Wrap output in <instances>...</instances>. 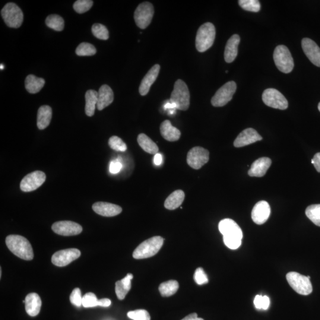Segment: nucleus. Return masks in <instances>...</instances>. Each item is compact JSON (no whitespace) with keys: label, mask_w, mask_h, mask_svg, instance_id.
<instances>
[{"label":"nucleus","mask_w":320,"mask_h":320,"mask_svg":"<svg viewBox=\"0 0 320 320\" xmlns=\"http://www.w3.org/2000/svg\"><path fill=\"white\" fill-rule=\"evenodd\" d=\"M218 228L227 247L232 250L239 248L242 245L243 235L242 229L235 221L229 218L224 219L220 221Z\"/></svg>","instance_id":"obj_1"},{"label":"nucleus","mask_w":320,"mask_h":320,"mask_svg":"<svg viewBox=\"0 0 320 320\" xmlns=\"http://www.w3.org/2000/svg\"><path fill=\"white\" fill-rule=\"evenodd\" d=\"M6 245L13 254L25 261H31L34 254L32 247L24 237L9 235L5 239Z\"/></svg>","instance_id":"obj_2"},{"label":"nucleus","mask_w":320,"mask_h":320,"mask_svg":"<svg viewBox=\"0 0 320 320\" xmlns=\"http://www.w3.org/2000/svg\"><path fill=\"white\" fill-rule=\"evenodd\" d=\"M164 243V239L160 236L151 237L142 242L133 253L135 259H144L153 257L160 251Z\"/></svg>","instance_id":"obj_3"},{"label":"nucleus","mask_w":320,"mask_h":320,"mask_svg":"<svg viewBox=\"0 0 320 320\" xmlns=\"http://www.w3.org/2000/svg\"><path fill=\"white\" fill-rule=\"evenodd\" d=\"M216 31L214 25L206 23L199 27L196 37V47L199 52H204L210 49L214 42Z\"/></svg>","instance_id":"obj_4"},{"label":"nucleus","mask_w":320,"mask_h":320,"mask_svg":"<svg viewBox=\"0 0 320 320\" xmlns=\"http://www.w3.org/2000/svg\"><path fill=\"white\" fill-rule=\"evenodd\" d=\"M170 102L175 104L176 109L186 110L190 105V93L188 86L182 80H177L171 94Z\"/></svg>","instance_id":"obj_5"},{"label":"nucleus","mask_w":320,"mask_h":320,"mask_svg":"<svg viewBox=\"0 0 320 320\" xmlns=\"http://www.w3.org/2000/svg\"><path fill=\"white\" fill-rule=\"evenodd\" d=\"M274 59L276 66L280 71L288 74L293 70L294 59L287 46L279 45L276 47Z\"/></svg>","instance_id":"obj_6"},{"label":"nucleus","mask_w":320,"mask_h":320,"mask_svg":"<svg viewBox=\"0 0 320 320\" xmlns=\"http://www.w3.org/2000/svg\"><path fill=\"white\" fill-rule=\"evenodd\" d=\"M288 284L296 293L303 296H308L313 292V286L308 277L297 272H290L287 275Z\"/></svg>","instance_id":"obj_7"},{"label":"nucleus","mask_w":320,"mask_h":320,"mask_svg":"<svg viewBox=\"0 0 320 320\" xmlns=\"http://www.w3.org/2000/svg\"><path fill=\"white\" fill-rule=\"evenodd\" d=\"M1 14L7 26L18 28L23 21V14L20 7L13 2H9L2 9Z\"/></svg>","instance_id":"obj_8"},{"label":"nucleus","mask_w":320,"mask_h":320,"mask_svg":"<svg viewBox=\"0 0 320 320\" xmlns=\"http://www.w3.org/2000/svg\"><path fill=\"white\" fill-rule=\"evenodd\" d=\"M237 85L234 81H229L225 84L215 94L211 99L212 106L223 107L232 100L236 93Z\"/></svg>","instance_id":"obj_9"},{"label":"nucleus","mask_w":320,"mask_h":320,"mask_svg":"<svg viewBox=\"0 0 320 320\" xmlns=\"http://www.w3.org/2000/svg\"><path fill=\"white\" fill-rule=\"evenodd\" d=\"M262 100L266 105L272 108L285 110L288 108V101L284 95L275 88H268L262 94Z\"/></svg>","instance_id":"obj_10"},{"label":"nucleus","mask_w":320,"mask_h":320,"mask_svg":"<svg viewBox=\"0 0 320 320\" xmlns=\"http://www.w3.org/2000/svg\"><path fill=\"white\" fill-rule=\"evenodd\" d=\"M154 13L153 4L149 2L141 3L138 6L134 13V19L137 26L145 29L151 23Z\"/></svg>","instance_id":"obj_11"},{"label":"nucleus","mask_w":320,"mask_h":320,"mask_svg":"<svg viewBox=\"0 0 320 320\" xmlns=\"http://www.w3.org/2000/svg\"><path fill=\"white\" fill-rule=\"evenodd\" d=\"M210 159V153L206 149L195 147L191 149L187 155V163L192 169H200Z\"/></svg>","instance_id":"obj_12"},{"label":"nucleus","mask_w":320,"mask_h":320,"mask_svg":"<svg viewBox=\"0 0 320 320\" xmlns=\"http://www.w3.org/2000/svg\"><path fill=\"white\" fill-rule=\"evenodd\" d=\"M46 180L45 174L41 171H35L28 174L22 179L20 189L24 192L35 191L42 186Z\"/></svg>","instance_id":"obj_13"},{"label":"nucleus","mask_w":320,"mask_h":320,"mask_svg":"<svg viewBox=\"0 0 320 320\" xmlns=\"http://www.w3.org/2000/svg\"><path fill=\"white\" fill-rule=\"evenodd\" d=\"M80 250L77 249L60 250L52 256V263L59 267H64L80 258Z\"/></svg>","instance_id":"obj_14"},{"label":"nucleus","mask_w":320,"mask_h":320,"mask_svg":"<svg viewBox=\"0 0 320 320\" xmlns=\"http://www.w3.org/2000/svg\"><path fill=\"white\" fill-rule=\"evenodd\" d=\"M53 232L63 236H72L78 235L82 231L80 224L69 221L56 222L52 225Z\"/></svg>","instance_id":"obj_15"},{"label":"nucleus","mask_w":320,"mask_h":320,"mask_svg":"<svg viewBox=\"0 0 320 320\" xmlns=\"http://www.w3.org/2000/svg\"><path fill=\"white\" fill-rule=\"evenodd\" d=\"M303 51L314 65L320 67V48L315 41L309 38L302 40Z\"/></svg>","instance_id":"obj_16"},{"label":"nucleus","mask_w":320,"mask_h":320,"mask_svg":"<svg viewBox=\"0 0 320 320\" xmlns=\"http://www.w3.org/2000/svg\"><path fill=\"white\" fill-rule=\"evenodd\" d=\"M271 211L270 205L267 202L260 201L257 203L253 209L252 220L256 224H264L270 217Z\"/></svg>","instance_id":"obj_17"},{"label":"nucleus","mask_w":320,"mask_h":320,"mask_svg":"<svg viewBox=\"0 0 320 320\" xmlns=\"http://www.w3.org/2000/svg\"><path fill=\"white\" fill-rule=\"evenodd\" d=\"M262 137L255 129L247 128L238 135L234 142V147L240 148L247 146L256 142L261 141Z\"/></svg>","instance_id":"obj_18"},{"label":"nucleus","mask_w":320,"mask_h":320,"mask_svg":"<svg viewBox=\"0 0 320 320\" xmlns=\"http://www.w3.org/2000/svg\"><path fill=\"white\" fill-rule=\"evenodd\" d=\"M92 208L96 214L106 217L116 216L122 211V208L119 206L104 202L95 203Z\"/></svg>","instance_id":"obj_19"},{"label":"nucleus","mask_w":320,"mask_h":320,"mask_svg":"<svg viewBox=\"0 0 320 320\" xmlns=\"http://www.w3.org/2000/svg\"><path fill=\"white\" fill-rule=\"evenodd\" d=\"M160 70V66L155 65L147 72L141 82L139 91L141 96H145L150 91L151 85L156 81Z\"/></svg>","instance_id":"obj_20"},{"label":"nucleus","mask_w":320,"mask_h":320,"mask_svg":"<svg viewBox=\"0 0 320 320\" xmlns=\"http://www.w3.org/2000/svg\"><path fill=\"white\" fill-rule=\"evenodd\" d=\"M272 161L268 157L260 158L256 160L252 165L249 170L250 176L261 177L264 176L267 171L271 167Z\"/></svg>","instance_id":"obj_21"},{"label":"nucleus","mask_w":320,"mask_h":320,"mask_svg":"<svg viewBox=\"0 0 320 320\" xmlns=\"http://www.w3.org/2000/svg\"><path fill=\"white\" fill-rule=\"evenodd\" d=\"M25 310L28 315L35 317L39 315L42 306V301L36 293L28 294L25 298Z\"/></svg>","instance_id":"obj_22"},{"label":"nucleus","mask_w":320,"mask_h":320,"mask_svg":"<svg viewBox=\"0 0 320 320\" xmlns=\"http://www.w3.org/2000/svg\"><path fill=\"white\" fill-rule=\"evenodd\" d=\"M240 37L238 34H234L228 40L224 52L225 61L227 63L233 62L238 54V46Z\"/></svg>","instance_id":"obj_23"},{"label":"nucleus","mask_w":320,"mask_h":320,"mask_svg":"<svg viewBox=\"0 0 320 320\" xmlns=\"http://www.w3.org/2000/svg\"><path fill=\"white\" fill-rule=\"evenodd\" d=\"M113 92L109 85L104 84L100 88L98 92L97 109L102 110L113 102Z\"/></svg>","instance_id":"obj_24"},{"label":"nucleus","mask_w":320,"mask_h":320,"mask_svg":"<svg viewBox=\"0 0 320 320\" xmlns=\"http://www.w3.org/2000/svg\"><path fill=\"white\" fill-rule=\"evenodd\" d=\"M160 132L166 140L170 142L178 141L181 136V132L171 123L170 120H164L160 126Z\"/></svg>","instance_id":"obj_25"},{"label":"nucleus","mask_w":320,"mask_h":320,"mask_svg":"<svg viewBox=\"0 0 320 320\" xmlns=\"http://www.w3.org/2000/svg\"><path fill=\"white\" fill-rule=\"evenodd\" d=\"M52 110L49 106H42L39 107L37 112V126L40 130L45 129L49 126L51 120Z\"/></svg>","instance_id":"obj_26"},{"label":"nucleus","mask_w":320,"mask_h":320,"mask_svg":"<svg viewBox=\"0 0 320 320\" xmlns=\"http://www.w3.org/2000/svg\"><path fill=\"white\" fill-rule=\"evenodd\" d=\"M133 275L128 274L122 280L118 281L116 283L115 291L117 297L120 300L125 299L126 295L131 289V281L133 279Z\"/></svg>","instance_id":"obj_27"},{"label":"nucleus","mask_w":320,"mask_h":320,"mask_svg":"<svg viewBox=\"0 0 320 320\" xmlns=\"http://www.w3.org/2000/svg\"><path fill=\"white\" fill-rule=\"evenodd\" d=\"M185 198V193L182 190H177L166 199L164 202V207L167 210H176L181 206Z\"/></svg>","instance_id":"obj_28"},{"label":"nucleus","mask_w":320,"mask_h":320,"mask_svg":"<svg viewBox=\"0 0 320 320\" xmlns=\"http://www.w3.org/2000/svg\"><path fill=\"white\" fill-rule=\"evenodd\" d=\"M45 84V81L42 78L36 77L34 75H28L25 80V87L31 94H36L39 92Z\"/></svg>","instance_id":"obj_29"},{"label":"nucleus","mask_w":320,"mask_h":320,"mask_svg":"<svg viewBox=\"0 0 320 320\" xmlns=\"http://www.w3.org/2000/svg\"><path fill=\"white\" fill-rule=\"evenodd\" d=\"M85 113L88 116H93L97 106L98 92L93 90H88L85 93Z\"/></svg>","instance_id":"obj_30"},{"label":"nucleus","mask_w":320,"mask_h":320,"mask_svg":"<svg viewBox=\"0 0 320 320\" xmlns=\"http://www.w3.org/2000/svg\"><path fill=\"white\" fill-rule=\"evenodd\" d=\"M137 141L139 146L142 150L151 154L156 155L158 153V147L156 143L149 138L147 135L141 134L138 135Z\"/></svg>","instance_id":"obj_31"},{"label":"nucleus","mask_w":320,"mask_h":320,"mask_svg":"<svg viewBox=\"0 0 320 320\" xmlns=\"http://www.w3.org/2000/svg\"><path fill=\"white\" fill-rule=\"evenodd\" d=\"M179 288V285L177 281L170 280L161 284L159 287V291L163 297H170L176 293Z\"/></svg>","instance_id":"obj_32"},{"label":"nucleus","mask_w":320,"mask_h":320,"mask_svg":"<svg viewBox=\"0 0 320 320\" xmlns=\"http://www.w3.org/2000/svg\"><path fill=\"white\" fill-rule=\"evenodd\" d=\"M46 24L56 31H62L64 27V20L61 16L56 14L49 15L46 19Z\"/></svg>","instance_id":"obj_33"},{"label":"nucleus","mask_w":320,"mask_h":320,"mask_svg":"<svg viewBox=\"0 0 320 320\" xmlns=\"http://www.w3.org/2000/svg\"><path fill=\"white\" fill-rule=\"evenodd\" d=\"M306 214L314 224L320 227V204L309 206L306 209Z\"/></svg>","instance_id":"obj_34"},{"label":"nucleus","mask_w":320,"mask_h":320,"mask_svg":"<svg viewBox=\"0 0 320 320\" xmlns=\"http://www.w3.org/2000/svg\"><path fill=\"white\" fill-rule=\"evenodd\" d=\"M96 49L89 43H81L75 50L76 54L78 56H93L96 53Z\"/></svg>","instance_id":"obj_35"},{"label":"nucleus","mask_w":320,"mask_h":320,"mask_svg":"<svg viewBox=\"0 0 320 320\" xmlns=\"http://www.w3.org/2000/svg\"><path fill=\"white\" fill-rule=\"evenodd\" d=\"M239 4L245 10L251 12H259L261 5L258 0H240Z\"/></svg>","instance_id":"obj_36"},{"label":"nucleus","mask_w":320,"mask_h":320,"mask_svg":"<svg viewBox=\"0 0 320 320\" xmlns=\"http://www.w3.org/2000/svg\"><path fill=\"white\" fill-rule=\"evenodd\" d=\"M92 33L93 35L100 40H107L109 39V31L104 25L96 23L93 25L91 28Z\"/></svg>","instance_id":"obj_37"},{"label":"nucleus","mask_w":320,"mask_h":320,"mask_svg":"<svg viewBox=\"0 0 320 320\" xmlns=\"http://www.w3.org/2000/svg\"><path fill=\"white\" fill-rule=\"evenodd\" d=\"M109 147L116 151L124 152L127 150V146L121 138L117 136H113L109 140Z\"/></svg>","instance_id":"obj_38"},{"label":"nucleus","mask_w":320,"mask_h":320,"mask_svg":"<svg viewBox=\"0 0 320 320\" xmlns=\"http://www.w3.org/2000/svg\"><path fill=\"white\" fill-rule=\"evenodd\" d=\"M93 5V1L91 0H78L75 2L73 7L78 13L82 14L89 10Z\"/></svg>","instance_id":"obj_39"},{"label":"nucleus","mask_w":320,"mask_h":320,"mask_svg":"<svg viewBox=\"0 0 320 320\" xmlns=\"http://www.w3.org/2000/svg\"><path fill=\"white\" fill-rule=\"evenodd\" d=\"M99 300L97 299L96 295L88 293L82 297V305L85 308H91L99 306Z\"/></svg>","instance_id":"obj_40"},{"label":"nucleus","mask_w":320,"mask_h":320,"mask_svg":"<svg viewBox=\"0 0 320 320\" xmlns=\"http://www.w3.org/2000/svg\"><path fill=\"white\" fill-rule=\"evenodd\" d=\"M128 318L134 320H151L150 315L146 310H137L129 312L127 315Z\"/></svg>","instance_id":"obj_41"},{"label":"nucleus","mask_w":320,"mask_h":320,"mask_svg":"<svg viewBox=\"0 0 320 320\" xmlns=\"http://www.w3.org/2000/svg\"><path fill=\"white\" fill-rule=\"evenodd\" d=\"M256 308L258 310H268L270 306V299L267 296H257L254 300Z\"/></svg>","instance_id":"obj_42"},{"label":"nucleus","mask_w":320,"mask_h":320,"mask_svg":"<svg viewBox=\"0 0 320 320\" xmlns=\"http://www.w3.org/2000/svg\"><path fill=\"white\" fill-rule=\"evenodd\" d=\"M195 283L199 285H204L208 283V278L207 274L201 268L196 269L194 274Z\"/></svg>","instance_id":"obj_43"},{"label":"nucleus","mask_w":320,"mask_h":320,"mask_svg":"<svg viewBox=\"0 0 320 320\" xmlns=\"http://www.w3.org/2000/svg\"><path fill=\"white\" fill-rule=\"evenodd\" d=\"M69 300L72 304L78 307L82 305V297H81V291L79 288H75L71 294Z\"/></svg>","instance_id":"obj_44"},{"label":"nucleus","mask_w":320,"mask_h":320,"mask_svg":"<svg viewBox=\"0 0 320 320\" xmlns=\"http://www.w3.org/2000/svg\"><path fill=\"white\" fill-rule=\"evenodd\" d=\"M122 165L118 160L112 161L110 165V172L112 174L118 173L121 170Z\"/></svg>","instance_id":"obj_45"},{"label":"nucleus","mask_w":320,"mask_h":320,"mask_svg":"<svg viewBox=\"0 0 320 320\" xmlns=\"http://www.w3.org/2000/svg\"><path fill=\"white\" fill-rule=\"evenodd\" d=\"M312 163L315 166L316 170L320 173V153L315 155L312 160Z\"/></svg>","instance_id":"obj_46"},{"label":"nucleus","mask_w":320,"mask_h":320,"mask_svg":"<svg viewBox=\"0 0 320 320\" xmlns=\"http://www.w3.org/2000/svg\"><path fill=\"white\" fill-rule=\"evenodd\" d=\"M111 301L108 299H103L99 300V306L108 307L111 305Z\"/></svg>","instance_id":"obj_47"},{"label":"nucleus","mask_w":320,"mask_h":320,"mask_svg":"<svg viewBox=\"0 0 320 320\" xmlns=\"http://www.w3.org/2000/svg\"><path fill=\"white\" fill-rule=\"evenodd\" d=\"M182 320H204V319L198 318L197 314L192 313L191 315L186 316V318Z\"/></svg>","instance_id":"obj_48"},{"label":"nucleus","mask_w":320,"mask_h":320,"mask_svg":"<svg viewBox=\"0 0 320 320\" xmlns=\"http://www.w3.org/2000/svg\"><path fill=\"white\" fill-rule=\"evenodd\" d=\"M162 156L160 154L157 153V154L155 155L154 156V163L156 165H160L161 164V162H162Z\"/></svg>","instance_id":"obj_49"},{"label":"nucleus","mask_w":320,"mask_h":320,"mask_svg":"<svg viewBox=\"0 0 320 320\" xmlns=\"http://www.w3.org/2000/svg\"><path fill=\"white\" fill-rule=\"evenodd\" d=\"M0 67H1V69L2 70V69H4V66L2 64H1V65H0Z\"/></svg>","instance_id":"obj_50"},{"label":"nucleus","mask_w":320,"mask_h":320,"mask_svg":"<svg viewBox=\"0 0 320 320\" xmlns=\"http://www.w3.org/2000/svg\"><path fill=\"white\" fill-rule=\"evenodd\" d=\"M318 109H319V111L320 112V102L319 103V105H318Z\"/></svg>","instance_id":"obj_51"},{"label":"nucleus","mask_w":320,"mask_h":320,"mask_svg":"<svg viewBox=\"0 0 320 320\" xmlns=\"http://www.w3.org/2000/svg\"><path fill=\"white\" fill-rule=\"evenodd\" d=\"M226 73H228V72H229V71H226Z\"/></svg>","instance_id":"obj_52"}]
</instances>
